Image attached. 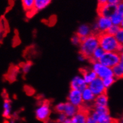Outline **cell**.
Masks as SVG:
<instances>
[{
    "mask_svg": "<svg viewBox=\"0 0 123 123\" xmlns=\"http://www.w3.org/2000/svg\"><path fill=\"white\" fill-rule=\"evenodd\" d=\"M66 118H67V117L65 115L64 113H59L57 118V122L58 123H62L66 120Z\"/></svg>",
    "mask_w": 123,
    "mask_h": 123,
    "instance_id": "31",
    "label": "cell"
},
{
    "mask_svg": "<svg viewBox=\"0 0 123 123\" xmlns=\"http://www.w3.org/2000/svg\"><path fill=\"white\" fill-rule=\"evenodd\" d=\"M113 25L120 26L123 28V4H120L116 6V8L114 13L109 17Z\"/></svg>",
    "mask_w": 123,
    "mask_h": 123,
    "instance_id": "7",
    "label": "cell"
},
{
    "mask_svg": "<svg viewBox=\"0 0 123 123\" xmlns=\"http://www.w3.org/2000/svg\"><path fill=\"white\" fill-rule=\"evenodd\" d=\"M115 80H116V79L114 76L102 79L103 84L104 86H105V87L106 89L109 88L111 86L114 85V83L115 82Z\"/></svg>",
    "mask_w": 123,
    "mask_h": 123,
    "instance_id": "24",
    "label": "cell"
},
{
    "mask_svg": "<svg viewBox=\"0 0 123 123\" xmlns=\"http://www.w3.org/2000/svg\"><path fill=\"white\" fill-rule=\"evenodd\" d=\"M87 87L92 92L95 96L105 93L106 92V88L103 84L102 79L97 77L96 79L91 81L90 84L87 85Z\"/></svg>",
    "mask_w": 123,
    "mask_h": 123,
    "instance_id": "6",
    "label": "cell"
},
{
    "mask_svg": "<svg viewBox=\"0 0 123 123\" xmlns=\"http://www.w3.org/2000/svg\"><path fill=\"white\" fill-rule=\"evenodd\" d=\"M123 60V54L117 52H105L99 61L103 66L112 68Z\"/></svg>",
    "mask_w": 123,
    "mask_h": 123,
    "instance_id": "3",
    "label": "cell"
},
{
    "mask_svg": "<svg viewBox=\"0 0 123 123\" xmlns=\"http://www.w3.org/2000/svg\"><path fill=\"white\" fill-rule=\"evenodd\" d=\"M109 98L106 93L97 95L95 98L94 101V106H104L108 107V106Z\"/></svg>",
    "mask_w": 123,
    "mask_h": 123,
    "instance_id": "15",
    "label": "cell"
},
{
    "mask_svg": "<svg viewBox=\"0 0 123 123\" xmlns=\"http://www.w3.org/2000/svg\"><path fill=\"white\" fill-rule=\"evenodd\" d=\"M81 76L87 85L97 77L95 71L91 69H83L81 70Z\"/></svg>",
    "mask_w": 123,
    "mask_h": 123,
    "instance_id": "14",
    "label": "cell"
},
{
    "mask_svg": "<svg viewBox=\"0 0 123 123\" xmlns=\"http://www.w3.org/2000/svg\"><path fill=\"white\" fill-rule=\"evenodd\" d=\"M78 60L80 61H84L86 58L84 56L82 55V54H80L78 55Z\"/></svg>",
    "mask_w": 123,
    "mask_h": 123,
    "instance_id": "34",
    "label": "cell"
},
{
    "mask_svg": "<svg viewBox=\"0 0 123 123\" xmlns=\"http://www.w3.org/2000/svg\"><path fill=\"white\" fill-rule=\"evenodd\" d=\"M71 89L81 92L87 87V85L81 75H77L72 79L70 83Z\"/></svg>",
    "mask_w": 123,
    "mask_h": 123,
    "instance_id": "10",
    "label": "cell"
},
{
    "mask_svg": "<svg viewBox=\"0 0 123 123\" xmlns=\"http://www.w3.org/2000/svg\"><path fill=\"white\" fill-rule=\"evenodd\" d=\"M113 76L115 79H121L123 77V60L112 68Z\"/></svg>",
    "mask_w": 123,
    "mask_h": 123,
    "instance_id": "19",
    "label": "cell"
},
{
    "mask_svg": "<svg viewBox=\"0 0 123 123\" xmlns=\"http://www.w3.org/2000/svg\"><path fill=\"white\" fill-rule=\"evenodd\" d=\"M99 6H102V5L105 4L107 3V0H98Z\"/></svg>",
    "mask_w": 123,
    "mask_h": 123,
    "instance_id": "35",
    "label": "cell"
},
{
    "mask_svg": "<svg viewBox=\"0 0 123 123\" xmlns=\"http://www.w3.org/2000/svg\"><path fill=\"white\" fill-rule=\"evenodd\" d=\"M91 27L87 24H82L78 27L76 34L80 37H86L92 34Z\"/></svg>",
    "mask_w": 123,
    "mask_h": 123,
    "instance_id": "16",
    "label": "cell"
},
{
    "mask_svg": "<svg viewBox=\"0 0 123 123\" xmlns=\"http://www.w3.org/2000/svg\"><path fill=\"white\" fill-rule=\"evenodd\" d=\"M115 120V119L113 118L111 116L109 113H107V114H98V117L96 121L98 123H112Z\"/></svg>",
    "mask_w": 123,
    "mask_h": 123,
    "instance_id": "21",
    "label": "cell"
},
{
    "mask_svg": "<svg viewBox=\"0 0 123 123\" xmlns=\"http://www.w3.org/2000/svg\"><path fill=\"white\" fill-rule=\"evenodd\" d=\"M31 67H32V64L31 62H26V63L23 64L22 66L21 69H22V71L24 74H26L30 71Z\"/></svg>",
    "mask_w": 123,
    "mask_h": 123,
    "instance_id": "30",
    "label": "cell"
},
{
    "mask_svg": "<svg viewBox=\"0 0 123 123\" xmlns=\"http://www.w3.org/2000/svg\"><path fill=\"white\" fill-rule=\"evenodd\" d=\"M87 110L81 107L75 115L71 118L72 123H86L87 117L89 115Z\"/></svg>",
    "mask_w": 123,
    "mask_h": 123,
    "instance_id": "12",
    "label": "cell"
},
{
    "mask_svg": "<svg viewBox=\"0 0 123 123\" xmlns=\"http://www.w3.org/2000/svg\"><path fill=\"white\" fill-rule=\"evenodd\" d=\"M115 37L119 44L123 45V28L120 29V31L115 35Z\"/></svg>",
    "mask_w": 123,
    "mask_h": 123,
    "instance_id": "27",
    "label": "cell"
},
{
    "mask_svg": "<svg viewBox=\"0 0 123 123\" xmlns=\"http://www.w3.org/2000/svg\"><path fill=\"white\" fill-rule=\"evenodd\" d=\"M99 46L105 52H116L120 44L115 36L108 33H100L98 35Z\"/></svg>",
    "mask_w": 123,
    "mask_h": 123,
    "instance_id": "2",
    "label": "cell"
},
{
    "mask_svg": "<svg viewBox=\"0 0 123 123\" xmlns=\"http://www.w3.org/2000/svg\"><path fill=\"white\" fill-rule=\"evenodd\" d=\"M112 123H119V121H117V120H115Z\"/></svg>",
    "mask_w": 123,
    "mask_h": 123,
    "instance_id": "37",
    "label": "cell"
},
{
    "mask_svg": "<svg viewBox=\"0 0 123 123\" xmlns=\"http://www.w3.org/2000/svg\"><path fill=\"white\" fill-rule=\"evenodd\" d=\"M93 110L98 114L109 113V110L108 107H104V106H94Z\"/></svg>",
    "mask_w": 123,
    "mask_h": 123,
    "instance_id": "25",
    "label": "cell"
},
{
    "mask_svg": "<svg viewBox=\"0 0 123 123\" xmlns=\"http://www.w3.org/2000/svg\"><path fill=\"white\" fill-rule=\"evenodd\" d=\"M116 8V6H112L109 4H105L99 6L98 7V14L99 16H104V17H109L114 13Z\"/></svg>",
    "mask_w": 123,
    "mask_h": 123,
    "instance_id": "11",
    "label": "cell"
},
{
    "mask_svg": "<svg viewBox=\"0 0 123 123\" xmlns=\"http://www.w3.org/2000/svg\"><path fill=\"white\" fill-rule=\"evenodd\" d=\"M71 43L74 45H80L81 43V37L77 35V34H75L73 35L71 37Z\"/></svg>",
    "mask_w": 123,
    "mask_h": 123,
    "instance_id": "28",
    "label": "cell"
},
{
    "mask_svg": "<svg viewBox=\"0 0 123 123\" xmlns=\"http://www.w3.org/2000/svg\"><path fill=\"white\" fill-rule=\"evenodd\" d=\"M65 103H59L55 106V110L59 114V113H63L64 110H65Z\"/></svg>",
    "mask_w": 123,
    "mask_h": 123,
    "instance_id": "29",
    "label": "cell"
},
{
    "mask_svg": "<svg viewBox=\"0 0 123 123\" xmlns=\"http://www.w3.org/2000/svg\"><path fill=\"white\" fill-rule=\"evenodd\" d=\"M79 110H80L79 108L76 107L75 106L70 104L69 102H67L65 103V110H64L63 113L67 117V118H72L74 115L77 113Z\"/></svg>",
    "mask_w": 123,
    "mask_h": 123,
    "instance_id": "17",
    "label": "cell"
},
{
    "mask_svg": "<svg viewBox=\"0 0 123 123\" xmlns=\"http://www.w3.org/2000/svg\"><path fill=\"white\" fill-rule=\"evenodd\" d=\"M104 53H105V51L100 46H99L93 52V54L91 57H90V60H91L92 62L99 61L100 59L102 58V56H103V55L104 54Z\"/></svg>",
    "mask_w": 123,
    "mask_h": 123,
    "instance_id": "22",
    "label": "cell"
},
{
    "mask_svg": "<svg viewBox=\"0 0 123 123\" xmlns=\"http://www.w3.org/2000/svg\"><path fill=\"white\" fill-rule=\"evenodd\" d=\"M62 123H72L71 118H66V120H65Z\"/></svg>",
    "mask_w": 123,
    "mask_h": 123,
    "instance_id": "36",
    "label": "cell"
},
{
    "mask_svg": "<svg viewBox=\"0 0 123 123\" xmlns=\"http://www.w3.org/2000/svg\"><path fill=\"white\" fill-rule=\"evenodd\" d=\"M81 92L84 104L88 105V104L94 102L96 96L90 90L89 87H87L86 89L82 90Z\"/></svg>",
    "mask_w": 123,
    "mask_h": 123,
    "instance_id": "13",
    "label": "cell"
},
{
    "mask_svg": "<svg viewBox=\"0 0 123 123\" xmlns=\"http://www.w3.org/2000/svg\"><path fill=\"white\" fill-rule=\"evenodd\" d=\"M22 6L26 11L31 12L34 11V0H22Z\"/></svg>",
    "mask_w": 123,
    "mask_h": 123,
    "instance_id": "23",
    "label": "cell"
},
{
    "mask_svg": "<svg viewBox=\"0 0 123 123\" xmlns=\"http://www.w3.org/2000/svg\"><path fill=\"white\" fill-rule=\"evenodd\" d=\"M120 29H121L120 26H116V25H112V26L110 27V28L108 30L107 32L109 35H112V36H115V35L120 31Z\"/></svg>",
    "mask_w": 123,
    "mask_h": 123,
    "instance_id": "26",
    "label": "cell"
},
{
    "mask_svg": "<svg viewBox=\"0 0 123 123\" xmlns=\"http://www.w3.org/2000/svg\"><path fill=\"white\" fill-rule=\"evenodd\" d=\"M51 0H34V11H41L46 8L51 3Z\"/></svg>",
    "mask_w": 123,
    "mask_h": 123,
    "instance_id": "18",
    "label": "cell"
},
{
    "mask_svg": "<svg viewBox=\"0 0 123 123\" xmlns=\"http://www.w3.org/2000/svg\"><path fill=\"white\" fill-rule=\"evenodd\" d=\"M91 70L95 71L98 78L101 79H104L113 76L112 70L111 68L103 66L99 61L92 62Z\"/></svg>",
    "mask_w": 123,
    "mask_h": 123,
    "instance_id": "5",
    "label": "cell"
},
{
    "mask_svg": "<svg viewBox=\"0 0 123 123\" xmlns=\"http://www.w3.org/2000/svg\"><path fill=\"white\" fill-rule=\"evenodd\" d=\"M51 111L50 102L44 101L40 104L35 110V117L39 121L46 123L49 119Z\"/></svg>",
    "mask_w": 123,
    "mask_h": 123,
    "instance_id": "4",
    "label": "cell"
},
{
    "mask_svg": "<svg viewBox=\"0 0 123 123\" xmlns=\"http://www.w3.org/2000/svg\"><path fill=\"white\" fill-rule=\"evenodd\" d=\"M12 113V105L11 101L8 99H6L3 104V112L2 116L5 118H10Z\"/></svg>",
    "mask_w": 123,
    "mask_h": 123,
    "instance_id": "20",
    "label": "cell"
},
{
    "mask_svg": "<svg viewBox=\"0 0 123 123\" xmlns=\"http://www.w3.org/2000/svg\"><path fill=\"white\" fill-rule=\"evenodd\" d=\"M96 24L98 29L99 34L106 33L108 30L112 25V22L109 17L99 16L96 22Z\"/></svg>",
    "mask_w": 123,
    "mask_h": 123,
    "instance_id": "9",
    "label": "cell"
},
{
    "mask_svg": "<svg viewBox=\"0 0 123 123\" xmlns=\"http://www.w3.org/2000/svg\"><path fill=\"white\" fill-rule=\"evenodd\" d=\"M86 123H98L97 121L96 120H95V119L93 118L90 115H88L87 117V120H86Z\"/></svg>",
    "mask_w": 123,
    "mask_h": 123,
    "instance_id": "33",
    "label": "cell"
},
{
    "mask_svg": "<svg viewBox=\"0 0 123 123\" xmlns=\"http://www.w3.org/2000/svg\"><path fill=\"white\" fill-rule=\"evenodd\" d=\"M68 102L79 108L82 107L84 104L81 92L79 90L71 89L68 96Z\"/></svg>",
    "mask_w": 123,
    "mask_h": 123,
    "instance_id": "8",
    "label": "cell"
},
{
    "mask_svg": "<svg viewBox=\"0 0 123 123\" xmlns=\"http://www.w3.org/2000/svg\"><path fill=\"white\" fill-rule=\"evenodd\" d=\"M123 0H107V3L112 6H117L120 4L122 3Z\"/></svg>",
    "mask_w": 123,
    "mask_h": 123,
    "instance_id": "32",
    "label": "cell"
},
{
    "mask_svg": "<svg viewBox=\"0 0 123 123\" xmlns=\"http://www.w3.org/2000/svg\"><path fill=\"white\" fill-rule=\"evenodd\" d=\"M81 42L80 45V54L90 59L95 49L99 46L98 36L92 33L86 37H81Z\"/></svg>",
    "mask_w": 123,
    "mask_h": 123,
    "instance_id": "1",
    "label": "cell"
}]
</instances>
